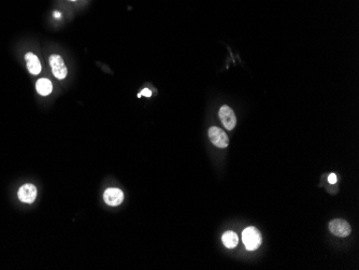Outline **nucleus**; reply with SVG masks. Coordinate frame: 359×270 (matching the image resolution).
Masks as SVG:
<instances>
[{"mask_svg":"<svg viewBox=\"0 0 359 270\" xmlns=\"http://www.w3.org/2000/svg\"><path fill=\"white\" fill-rule=\"evenodd\" d=\"M242 241L249 251H254L262 244V234L255 227H247L242 233Z\"/></svg>","mask_w":359,"mask_h":270,"instance_id":"1","label":"nucleus"},{"mask_svg":"<svg viewBox=\"0 0 359 270\" xmlns=\"http://www.w3.org/2000/svg\"><path fill=\"white\" fill-rule=\"evenodd\" d=\"M52 72L58 80H64L67 76V68L65 66L63 57L58 54H52L49 59Z\"/></svg>","mask_w":359,"mask_h":270,"instance_id":"2","label":"nucleus"},{"mask_svg":"<svg viewBox=\"0 0 359 270\" xmlns=\"http://www.w3.org/2000/svg\"><path fill=\"white\" fill-rule=\"evenodd\" d=\"M209 138H210L211 142L215 146L220 147V149H224V147H227L228 144H229V139H228L227 134L218 127L213 126L209 130Z\"/></svg>","mask_w":359,"mask_h":270,"instance_id":"3","label":"nucleus"},{"mask_svg":"<svg viewBox=\"0 0 359 270\" xmlns=\"http://www.w3.org/2000/svg\"><path fill=\"white\" fill-rule=\"evenodd\" d=\"M329 229L332 234L337 237H348L350 236L352 228L351 225L344 220H341V218H335L329 223Z\"/></svg>","mask_w":359,"mask_h":270,"instance_id":"4","label":"nucleus"},{"mask_svg":"<svg viewBox=\"0 0 359 270\" xmlns=\"http://www.w3.org/2000/svg\"><path fill=\"white\" fill-rule=\"evenodd\" d=\"M219 119L221 123L226 127V130L232 131L237 124L236 114L232 111V109L228 106H223L219 110Z\"/></svg>","mask_w":359,"mask_h":270,"instance_id":"5","label":"nucleus"},{"mask_svg":"<svg viewBox=\"0 0 359 270\" xmlns=\"http://www.w3.org/2000/svg\"><path fill=\"white\" fill-rule=\"evenodd\" d=\"M18 199L25 203H32L37 198V189L34 184H24L17 193Z\"/></svg>","mask_w":359,"mask_h":270,"instance_id":"6","label":"nucleus"},{"mask_svg":"<svg viewBox=\"0 0 359 270\" xmlns=\"http://www.w3.org/2000/svg\"><path fill=\"white\" fill-rule=\"evenodd\" d=\"M103 201L111 207H115L123 202L124 193L120 189H108L103 194Z\"/></svg>","mask_w":359,"mask_h":270,"instance_id":"7","label":"nucleus"},{"mask_svg":"<svg viewBox=\"0 0 359 270\" xmlns=\"http://www.w3.org/2000/svg\"><path fill=\"white\" fill-rule=\"evenodd\" d=\"M25 61H26V65H27L28 71L31 74L37 75L41 72V64H40V61H39L37 55H35L31 52L26 53Z\"/></svg>","mask_w":359,"mask_h":270,"instance_id":"8","label":"nucleus"},{"mask_svg":"<svg viewBox=\"0 0 359 270\" xmlns=\"http://www.w3.org/2000/svg\"><path fill=\"white\" fill-rule=\"evenodd\" d=\"M36 89L38 94H40L41 96H48L53 92V84L49 79L41 78L36 83Z\"/></svg>","mask_w":359,"mask_h":270,"instance_id":"9","label":"nucleus"},{"mask_svg":"<svg viewBox=\"0 0 359 270\" xmlns=\"http://www.w3.org/2000/svg\"><path fill=\"white\" fill-rule=\"evenodd\" d=\"M221 240H223L224 246L228 249H233L237 247L239 242V238L236 233L233 231H226V233L221 237Z\"/></svg>","mask_w":359,"mask_h":270,"instance_id":"10","label":"nucleus"},{"mask_svg":"<svg viewBox=\"0 0 359 270\" xmlns=\"http://www.w3.org/2000/svg\"><path fill=\"white\" fill-rule=\"evenodd\" d=\"M142 95H143V96H146V97H151V96H152V92L149 91L148 88H143L142 92H141L140 94H138V98H140Z\"/></svg>","mask_w":359,"mask_h":270,"instance_id":"11","label":"nucleus"},{"mask_svg":"<svg viewBox=\"0 0 359 270\" xmlns=\"http://www.w3.org/2000/svg\"><path fill=\"white\" fill-rule=\"evenodd\" d=\"M328 181L330 184H335L337 182V176L336 173H330L329 177H328Z\"/></svg>","mask_w":359,"mask_h":270,"instance_id":"12","label":"nucleus"},{"mask_svg":"<svg viewBox=\"0 0 359 270\" xmlns=\"http://www.w3.org/2000/svg\"><path fill=\"white\" fill-rule=\"evenodd\" d=\"M54 15H55V17H56V18H61V17H62V14H61V13H58V12H55Z\"/></svg>","mask_w":359,"mask_h":270,"instance_id":"13","label":"nucleus"},{"mask_svg":"<svg viewBox=\"0 0 359 270\" xmlns=\"http://www.w3.org/2000/svg\"><path fill=\"white\" fill-rule=\"evenodd\" d=\"M70 1H76V0H70Z\"/></svg>","mask_w":359,"mask_h":270,"instance_id":"14","label":"nucleus"}]
</instances>
